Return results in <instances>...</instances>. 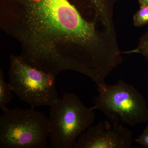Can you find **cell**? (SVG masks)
Here are the masks:
<instances>
[{
	"label": "cell",
	"mask_w": 148,
	"mask_h": 148,
	"mask_svg": "<svg viewBox=\"0 0 148 148\" xmlns=\"http://www.w3.org/2000/svg\"><path fill=\"white\" fill-rule=\"evenodd\" d=\"M27 1L1 13V27L20 43L24 62L55 77L72 70L92 78L111 66L115 46L68 0Z\"/></svg>",
	"instance_id": "6da1fadb"
},
{
	"label": "cell",
	"mask_w": 148,
	"mask_h": 148,
	"mask_svg": "<svg viewBox=\"0 0 148 148\" xmlns=\"http://www.w3.org/2000/svg\"><path fill=\"white\" fill-rule=\"evenodd\" d=\"M49 132V118L34 108L8 109L0 117V148H45Z\"/></svg>",
	"instance_id": "7a4b0ae2"
},
{
	"label": "cell",
	"mask_w": 148,
	"mask_h": 148,
	"mask_svg": "<svg viewBox=\"0 0 148 148\" xmlns=\"http://www.w3.org/2000/svg\"><path fill=\"white\" fill-rule=\"evenodd\" d=\"M50 107L51 145L54 148H74L78 137L95 121L94 110L85 106L73 92H65Z\"/></svg>",
	"instance_id": "3957f363"
},
{
	"label": "cell",
	"mask_w": 148,
	"mask_h": 148,
	"mask_svg": "<svg viewBox=\"0 0 148 148\" xmlns=\"http://www.w3.org/2000/svg\"><path fill=\"white\" fill-rule=\"evenodd\" d=\"M93 110L101 111L110 120L135 126L148 121L147 103L132 85L120 79L113 85L98 87Z\"/></svg>",
	"instance_id": "277c9868"
},
{
	"label": "cell",
	"mask_w": 148,
	"mask_h": 148,
	"mask_svg": "<svg viewBox=\"0 0 148 148\" xmlns=\"http://www.w3.org/2000/svg\"><path fill=\"white\" fill-rule=\"evenodd\" d=\"M9 69L8 84L21 101L33 108L51 107L59 100L55 77L48 75L12 55Z\"/></svg>",
	"instance_id": "5b68a950"
},
{
	"label": "cell",
	"mask_w": 148,
	"mask_h": 148,
	"mask_svg": "<svg viewBox=\"0 0 148 148\" xmlns=\"http://www.w3.org/2000/svg\"><path fill=\"white\" fill-rule=\"evenodd\" d=\"M133 141L132 132L121 123L101 121L91 125L81 135L75 148H129Z\"/></svg>",
	"instance_id": "8992f818"
},
{
	"label": "cell",
	"mask_w": 148,
	"mask_h": 148,
	"mask_svg": "<svg viewBox=\"0 0 148 148\" xmlns=\"http://www.w3.org/2000/svg\"><path fill=\"white\" fill-rule=\"evenodd\" d=\"M12 90L8 83L5 82L2 70L0 71V109L3 111L8 109L7 105L13 98Z\"/></svg>",
	"instance_id": "52a82bcc"
},
{
	"label": "cell",
	"mask_w": 148,
	"mask_h": 148,
	"mask_svg": "<svg viewBox=\"0 0 148 148\" xmlns=\"http://www.w3.org/2000/svg\"><path fill=\"white\" fill-rule=\"evenodd\" d=\"M133 21L135 27H140L148 24V5L140 7L133 16Z\"/></svg>",
	"instance_id": "ba28073f"
},
{
	"label": "cell",
	"mask_w": 148,
	"mask_h": 148,
	"mask_svg": "<svg viewBox=\"0 0 148 148\" xmlns=\"http://www.w3.org/2000/svg\"><path fill=\"white\" fill-rule=\"evenodd\" d=\"M122 53H140L148 58V32L141 37L137 48L130 51L122 52Z\"/></svg>",
	"instance_id": "9c48e42d"
},
{
	"label": "cell",
	"mask_w": 148,
	"mask_h": 148,
	"mask_svg": "<svg viewBox=\"0 0 148 148\" xmlns=\"http://www.w3.org/2000/svg\"><path fill=\"white\" fill-rule=\"evenodd\" d=\"M135 141L143 147L148 148V126L146 127L143 133L135 139Z\"/></svg>",
	"instance_id": "30bf717a"
},
{
	"label": "cell",
	"mask_w": 148,
	"mask_h": 148,
	"mask_svg": "<svg viewBox=\"0 0 148 148\" xmlns=\"http://www.w3.org/2000/svg\"><path fill=\"white\" fill-rule=\"evenodd\" d=\"M139 2L140 7L148 5V0H139Z\"/></svg>",
	"instance_id": "8fae6325"
}]
</instances>
